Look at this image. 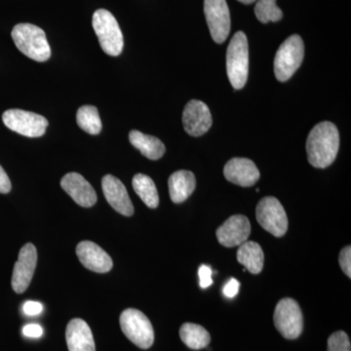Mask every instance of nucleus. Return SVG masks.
Wrapping results in <instances>:
<instances>
[{
    "label": "nucleus",
    "mask_w": 351,
    "mask_h": 351,
    "mask_svg": "<svg viewBox=\"0 0 351 351\" xmlns=\"http://www.w3.org/2000/svg\"><path fill=\"white\" fill-rule=\"evenodd\" d=\"M339 134L338 128L329 121L320 122L313 127L306 141L307 160L315 168H326L338 156Z\"/></svg>",
    "instance_id": "f257e3e1"
},
{
    "label": "nucleus",
    "mask_w": 351,
    "mask_h": 351,
    "mask_svg": "<svg viewBox=\"0 0 351 351\" xmlns=\"http://www.w3.org/2000/svg\"><path fill=\"white\" fill-rule=\"evenodd\" d=\"M11 36L16 47L29 59L36 62H46L50 59L49 43L45 32L38 25L27 23L16 25Z\"/></svg>",
    "instance_id": "f03ea898"
},
{
    "label": "nucleus",
    "mask_w": 351,
    "mask_h": 351,
    "mask_svg": "<svg viewBox=\"0 0 351 351\" xmlns=\"http://www.w3.org/2000/svg\"><path fill=\"white\" fill-rule=\"evenodd\" d=\"M249 48L246 34L239 32L233 36L226 51V73L234 89H242L248 80Z\"/></svg>",
    "instance_id": "7ed1b4c3"
},
{
    "label": "nucleus",
    "mask_w": 351,
    "mask_h": 351,
    "mask_svg": "<svg viewBox=\"0 0 351 351\" xmlns=\"http://www.w3.org/2000/svg\"><path fill=\"white\" fill-rule=\"evenodd\" d=\"M92 24L104 52L110 56H119L123 50L124 39L114 16L106 9H99L94 13Z\"/></svg>",
    "instance_id": "20e7f679"
},
{
    "label": "nucleus",
    "mask_w": 351,
    "mask_h": 351,
    "mask_svg": "<svg viewBox=\"0 0 351 351\" xmlns=\"http://www.w3.org/2000/svg\"><path fill=\"white\" fill-rule=\"evenodd\" d=\"M304 56V44L298 34L291 36L281 44L274 59V73L277 80L287 82L301 66Z\"/></svg>",
    "instance_id": "39448f33"
},
{
    "label": "nucleus",
    "mask_w": 351,
    "mask_h": 351,
    "mask_svg": "<svg viewBox=\"0 0 351 351\" xmlns=\"http://www.w3.org/2000/svg\"><path fill=\"white\" fill-rule=\"evenodd\" d=\"M120 326L127 339L138 348L147 350L154 345V328L142 311L135 308L125 309L120 315Z\"/></svg>",
    "instance_id": "423d86ee"
},
{
    "label": "nucleus",
    "mask_w": 351,
    "mask_h": 351,
    "mask_svg": "<svg viewBox=\"0 0 351 351\" xmlns=\"http://www.w3.org/2000/svg\"><path fill=\"white\" fill-rule=\"evenodd\" d=\"M256 217L263 230L276 237H282L288 230V218L282 204L274 196H267L258 202Z\"/></svg>",
    "instance_id": "0eeeda50"
},
{
    "label": "nucleus",
    "mask_w": 351,
    "mask_h": 351,
    "mask_svg": "<svg viewBox=\"0 0 351 351\" xmlns=\"http://www.w3.org/2000/svg\"><path fill=\"white\" fill-rule=\"evenodd\" d=\"M274 325L284 338H299L304 329V317L301 307L295 300L286 298L277 304L274 311Z\"/></svg>",
    "instance_id": "6e6552de"
},
{
    "label": "nucleus",
    "mask_w": 351,
    "mask_h": 351,
    "mask_svg": "<svg viewBox=\"0 0 351 351\" xmlns=\"http://www.w3.org/2000/svg\"><path fill=\"white\" fill-rule=\"evenodd\" d=\"M2 121L7 128L29 138L41 137L49 124L43 115L18 108L6 110L2 114Z\"/></svg>",
    "instance_id": "1a4fd4ad"
},
{
    "label": "nucleus",
    "mask_w": 351,
    "mask_h": 351,
    "mask_svg": "<svg viewBox=\"0 0 351 351\" xmlns=\"http://www.w3.org/2000/svg\"><path fill=\"white\" fill-rule=\"evenodd\" d=\"M204 13L215 43H225L230 32V13L226 0H204Z\"/></svg>",
    "instance_id": "9d476101"
},
{
    "label": "nucleus",
    "mask_w": 351,
    "mask_h": 351,
    "mask_svg": "<svg viewBox=\"0 0 351 351\" xmlns=\"http://www.w3.org/2000/svg\"><path fill=\"white\" fill-rule=\"evenodd\" d=\"M38 263V251L32 243L25 244L19 253L17 263L14 267L12 288L17 294H22L32 282Z\"/></svg>",
    "instance_id": "9b49d317"
},
{
    "label": "nucleus",
    "mask_w": 351,
    "mask_h": 351,
    "mask_svg": "<svg viewBox=\"0 0 351 351\" xmlns=\"http://www.w3.org/2000/svg\"><path fill=\"white\" fill-rule=\"evenodd\" d=\"M213 119L206 104L198 100H191L186 104L182 112V124L184 130L193 137L204 135L211 128Z\"/></svg>",
    "instance_id": "f8f14e48"
},
{
    "label": "nucleus",
    "mask_w": 351,
    "mask_h": 351,
    "mask_svg": "<svg viewBox=\"0 0 351 351\" xmlns=\"http://www.w3.org/2000/svg\"><path fill=\"white\" fill-rule=\"evenodd\" d=\"M250 233L251 223L248 218L242 215H235L219 226L216 234L219 244L232 248L246 242Z\"/></svg>",
    "instance_id": "ddd939ff"
},
{
    "label": "nucleus",
    "mask_w": 351,
    "mask_h": 351,
    "mask_svg": "<svg viewBox=\"0 0 351 351\" xmlns=\"http://www.w3.org/2000/svg\"><path fill=\"white\" fill-rule=\"evenodd\" d=\"M101 188L108 204L115 211L126 217L134 214V206L128 191L119 179L112 175H106L101 180Z\"/></svg>",
    "instance_id": "4468645a"
},
{
    "label": "nucleus",
    "mask_w": 351,
    "mask_h": 351,
    "mask_svg": "<svg viewBox=\"0 0 351 351\" xmlns=\"http://www.w3.org/2000/svg\"><path fill=\"white\" fill-rule=\"evenodd\" d=\"M76 255L86 269L97 274H106L112 269L110 256L94 242H80L76 247Z\"/></svg>",
    "instance_id": "2eb2a0df"
},
{
    "label": "nucleus",
    "mask_w": 351,
    "mask_h": 351,
    "mask_svg": "<svg viewBox=\"0 0 351 351\" xmlns=\"http://www.w3.org/2000/svg\"><path fill=\"white\" fill-rule=\"evenodd\" d=\"M223 175L228 182L237 186L249 188L260 179V171L256 164L248 158L235 157L226 164Z\"/></svg>",
    "instance_id": "dca6fc26"
},
{
    "label": "nucleus",
    "mask_w": 351,
    "mask_h": 351,
    "mask_svg": "<svg viewBox=\"0 0 351 351\" xmlns=\"http://www.w3.org/2000/svg\"><path fill=\"white\" fill-rule=\"evenodd\" d=\"M61 186L80 206L89 208L96 204V191L78 173L71 172L64 175L61 180Z\"/></svg>",
    "instance_id": "f3484780"
},
{
    "label": "nucleus",
    "mask_w": 351,
    "mask_h": 351,
    "mask_svg": "<svg viewBox=\"0 0 351 351\" xmlns=\"http://www.w3.org/2000/svg\"><path fill=\"white\" fill-rule=\"evenodd\" d=\"M66 339L69 351H96L91 329L80 318L69 321Z\"/></svg>",
    "instance_id": "a211bd4d"
},
{
    "label": "nucleus",
    "mask_w": 351,
    "mask_h": 351,
    "mask_svg": "<svg viewBox=\"0 0 351 351\" xmlns=\"http://www.w3.org/2000/svg\"><path fill=\"white\" fill-rule=\"evenodd\" d=\"M168 186H169L171 200L174 203L184 202L195 191V176L191 171H177L170 176Z\"/></svg>",
    "instance_id": "6ab92c4d"
},
{
    "label": "nucleus",
    "mask_w": 351,
    "mask_h": 351,
    "mask_svg": "<svg viewBox=\"0 0 351 351\" xmlns=\"http://www.w3.org/2000/svg\"><path fill=\"white\" fill-rule=\"evenodd\" d=\"M129 141L143 156L151 160L160 159L166 152L165 145L158 138L145 135L140 131L132 130L129 134Z\"/></svg>",
    "instance_id": "aec40b11"
},
{
    "label": "nucleus",
    "mask_w": 351,
    "mask_h": 351,
    "mask_svg": "<svg viewBox=\"0 0 351 351\" xmlns=\"http://www.w3.org/2000/svg\"><path fill=\"white\" fill-rule=\"evenodd\" d=\"M237 261L252 274H258L263 269L265 255L262 247L257 242L246 241L240 245L237 251Z\"/></svg>",
    "instance_id": "412c9836"
},
{
    "label": "nucleus",
    "mask_w": 351,
    "mask_h": 351,
    "mask_svg": "<svg viewBox=\"0 0 351 351\" xmlns=\"http://www.w3.org/2000/svg\"><path fill=\"white\" fill-rule=\"evenodd\" d=\"M180 337L184 345L195 350L207 348L211 341L207 330L195 323H184L180 329Z\"/></svg>",
    "instance_id": "4be33fe9"
},
{
    "label": "nucleus",
    "mask_w": 351,
    "mask_h": 351,
    "mask_svg": "<svg viewBox=\"0 0 351 351\" xmlns=\"http://www.w3.org/2000/svg\"><path fill=\"white\" fill-rule=\"evenodd\" d=\"M132 184H133L134 191L147 207L152 209L158 207V191L152 178L145 174H137L133 178Z\"/></svg>",
    "instance_id": "5701e85b"
},
{
    "label": "nucleus",
    "mask_w": 351,
    "mask_h": 351,
    "mask_svg": "<svg viewBox=\"0 0 351 351\" xmlns=\"http://www.w3.org/2000/svg\"><path fill=\"white\" fill-rule=\"evenodd\" d=\"M77 125L90 135H98L101 131V120L98 108L94 106H83L76 113Z\"/></svg>",
    "instance_id": "b1692460"
},
{
    "label": "nucleus",
    "mask_w": 351,
    "mask_h": 351,
    "mask_svg": "<svg viewBox=\"0 0 351 351\" xmlns=\"http://www.w3.org/2000/svg\"><path fill=\"white\" fill-rule=\"evenodd\" d=\"M255 14L263 24L278 22L283 17L282 11L276 5V0H257Z\"/></svg>",
    "instance_id": "393cba45"
},
{
    "label": "nucleus",
    "mask_w": 351,
    "mask_h": 351,
    "mask_svg": "<svg viewBox=\"0 0 351 351\" xmlns=\"http://www.w3.org/2000/svg\"><path fill=\"white\" fill-rule=\"evenodd\" d=\"M328 351H351L350 339L343 331L332 334L328 339Z\"/></svg>",
    "instance_id": "a878e982"
},
{
    "label": "nucleus",
    "mask_w": 351,
    "mask_h": 351,
    "mask_svg": "<svg viewBox=\"0 0 351 351\" xmlns=\"http://www.w3.org/2000/svg\"><path fill=\"white\" fill-rule=\"evenodd\" d=\"M339 265L348 277H351V247L346 246L339 253Z\"/></svg>",
    "instance_id": "bb28decb"
},
{
    "label": "nucleus",
    "mask_w": 351,
    "mask_h": 351,
    "mask_svg": "<svg viewBox=\"0 0 351 351\" xmlns=\"http://www.w3.org/2000/svg\"><path fill=\"white\" fill-rule=\"evenodd\" d=\"M198 276H199L201 288L206 289L213 284V280H212V269L209 265H201L199 269H198Z\"/></svg>",
    "instance_id": "cd10ccee"
},
{
    "label": "nucleus",
    "mask_w": 351,
    "mask_h": 351,
    "mask_svg": "<svg viewBox=\"0 0 351 351\" xmlns=\"http://www.w3.org/2000/svg\"><path fill=\"white\" fill-rule=\"evenodd\" d=\"M240 283L239 281H237V279L232 278L228 283L226 284L225 287L223 289V295H226V298H234L235 295L239 294V292Z\"/></svg>",
    "instance_id": "c85d7f7f"
},
{
    "label": "nucleus",
    "mask_w": 351,
    "mask_h": 351,
    "mask_svg": "<svg viewBox=\"0 0 351 351\" xmlns=\"http://www.w3.org/2000/svg\"><path fill=\"white\" fill-rule=\"evenodd\" d=\"M23 309L27 315L34 316L43 313V306L40 302L29 301L25 302Z\"/></svg>",
    "instance_id": "c756f323"
},
{
    "label": "nucleus",
    "mask_w": 351,
    "mask_h": 351,
    "mask_svg": "<svg viewBox=\"0 0 351 351\" xmlns=\"http://www.w3.org/2000/svg\"><path fill=\"white\" fill-rule=\"evenodd\" d=\"M23 334L27 338H40L43 335V329L38 324H29L23 329Z\"/></svg>",
    "instance_id": "7c9ffc66"
},
{
    "label": "nucleus",
    "mask_w": 351,
    "mask_h": 351,
    "mask_svg": "<svg viewBox=\"0 0 351 351\" xmlns=\"http://www.w3.org/2000/svg\"><path fill=\"white\" fill-rule=\"evenodd\" d=\"M11 188H12V184H11L10 179L0 165V193L6 195V193H10Z\"/></svg>",
    "instance_id": "2f4dec72"
},
{
    "label": "nucleus",
    "mask_w": 351,
    "mask_h": 351,
    "mask_svg": "<svg viewBox=\"0 0 351 351\" xmlns=\"http://www.w3.org/2000/svg\"><path fill=\"white\" fill-rule=\"evenodd\" d=\"M239 1L244 4H252L254 3V2L257 1V0H239Z\"/></svg>",
    "instance_id": "473e14b6"
}]
</instances>
